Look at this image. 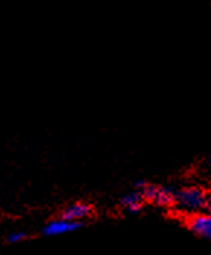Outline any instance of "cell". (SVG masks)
Instances as JSON below:
<instances>
[{"mask_svg":"<svg viewBox=\"0 0 211 255\" xmlns=\"http://www.w3.org/2000/svg\"><path fill=\"white\" fill-rule=\"evenodd\" d=\"M207 197L206 191L200 187H185L175 193L173 204L181 213L192 216L207 207Z\"/></svg>","mask_w":211,"mask_h":255,"instance_id":"1","label":"cell"},{"mask_svg":"<svg viewBox=\"0 0 211 255\" xmlns=\"http://www.w3.org/2000/svg\"><path fill=\"white\" fill-rule=\"evenodd\" d=\"M141 194L144 197V200L157 204V206H172L175 201V194L168 188H160V187H154V185H144L141 190Z\"/></svg>","mask_w":211,"mask_h":255,"instance_id":"2","label":"cell"},{"mask_svg":"<svg viewBox=\"0 0 211 255\" xmlns=\"http://www.w3.org/2000/svg\"><path fill=\"white\" fill-rule=\"evenodd\" d=\"M188 228L197 236L211 239V213H197L188 219Z\"/></svg>","mask_w":211,"mask_h":255,"instance_id":"3","label":"cell"},{"mask_svg":"<svg viewBox=\"0 0 211 255\" xmlns=\"http://www.w3.org/2000/svg\"><path fill=\"white\" fill-rule=\"evenodd\" d=\"M82 226V223L79 222H70L66 219H57V220H51L50 223H47L42 229V235L44 236H57L63 234H69L73 232Z\"/></svg>","mask_w":211,"mask_h":255,"instance_id":"4","label":"cell"},{"mask_svg":"<svg viewBox=\"0 0 211 255\" xmlns=\"http://www.w3.org/2000/svg\"><path fill=\"white\" fill-rule=\"evenodd\" d=\"M91 212H92V209H91L89 204H86V203H73V204H70L69 207L64 209L61 217L66 219V220H70V222L82 223V220L89 216Z\"/></svg>","mask_w":211,"mask_h":255,"instance_id":"5","label":"cell"},{"mask_svg":"<svg viewBox=\"0 0 211 255\" xmlns=\"http://www.w3.org/2000/svg\"><path fill=\"white\" fill-rule=\"evenodd\" d=\"M143 200L144 197L141 194V191H133V193H128L122 197L121 200V204L131 213H135L141 209V204H143Z\"/></svg>","mask_w":211,"mask_h":255,"instance_id":"6","label":"cell"},{"mask_svg":"<svg viewBox=\"0 0 211 255\" xmlns=\"http://www.w3.org/2000/svg\"><path fill=\"white\" fill-rule=\"evenodd\" d=\"M25 238H26V234H25V232H12V234L7 235L6 241H7L9 244H16V242L23 241Z\"/></svg>","mask_w":211,"mask_h":255,"instance_id":"7","label":"cell"},{"mask_svg":"<svg viewBox=\"0 0 211 255\" xmlns=\"http://www.w3.org/2000/svg\"><path fill=\"white\" fill-rule=\"evenodd\" d=\"M206 209H207V210L211 213V194L207 197V207H206Z\"/></svg>","mask_w":211,"mask_h":255,"instance_id":"8","label":"cell"},{"mask_svg":"<svg viewBox=\"0 0 211 255\" xmlns=\"http://www.w3.org/2000/svg\"><path fill=\"white\" fill-rule=\"evenodd\" d=\"M210 163H211V155H210Z\"/></svg>","mask_w":211,"mask_h":255,"instance_id":"9","label":"cell"}]
</instances>
